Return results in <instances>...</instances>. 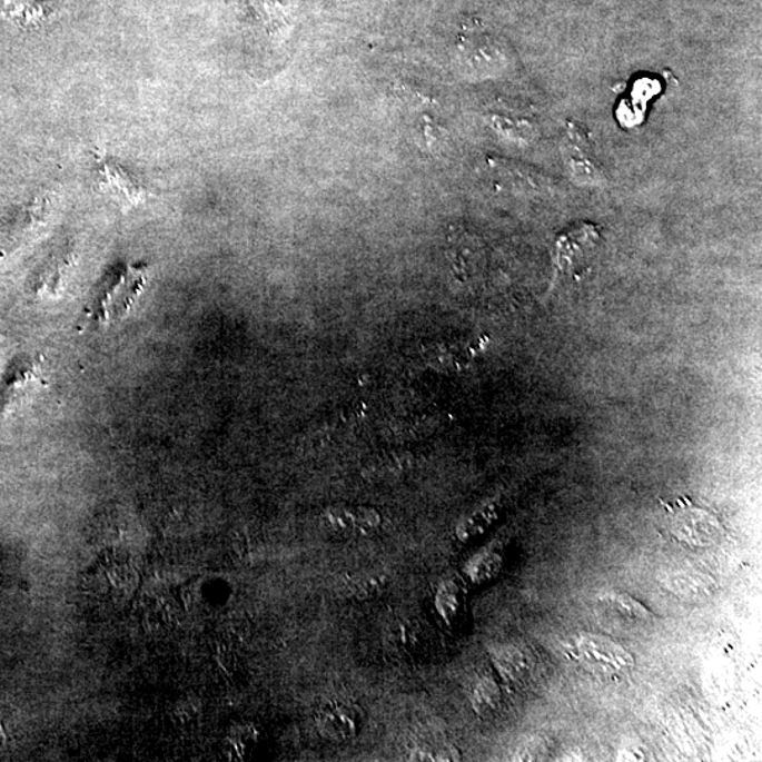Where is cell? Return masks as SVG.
I'll return each instance as SVG.
<instances>
[{
  "instance_id": "cell-1",
  "label": "cell",
  "mask_w": 762,
  "mask_h": 762,
  "mask_svg": "<svg viewBox=\"0 0 762 762\" xmlns=\"http://www.w3.org/2000/svg\"><path fill=\"white\" fill-rule=\"evenodd\" d=\"M149 267L125 265L99 284L89 299L86 314L95 327H109L129 314L133 304L144 293Z\"/></svg>"
},
{
  "instance_id": "cell-2",
  "label": "cell",
  "mask_w": 762,
  "mask_h": 762,
  "mask_svg": "<svg viewBox=\"0 0 762 762\" xmlns=\"http://www.w3.org/2000/svg\"><path fill=\"white\" fill-rule=\"evenodd\" d=\"M571 655L588 669L601 674H624L634 669L633 655L616 641L598 635L580 637L571 646Z\"/></svg>"
},
{
  "instance_id": "cell-3",
  "label": "cell",
  "mask_w": 762,
  "mask_h": 762,
  "mask_svg": "<svg viewBox=\"0 0 762 762\" xmlns=\"http://www.w3.org/2000/svg\"><path fill=\"white\" fill-rule=\"evenodd\" d=\"M99 189L123 211L138 208L150 196L149 189L123 167L105 161L98 170Z\"/></svg>"
},
{
  "instance_id": "cell-4",
  "label": "cell",
  "mask_w": 762,
  "mask_h": 762,
  "mask_svg": "<svg viewBox=\"0 0 762 762\" xmlns=\"http://www.w3.org/2000/svg\"><path fill=\"white\" fill-rule=\"evenodd\" d=\"M43 383V367L39 359L28 357L26 360L16 362L9 372L2 390V399H0L3 413L14 412L16 408L22 406L40 390Z\"/></svg>"
},
{
  "instance_id": "cell-5",
  "label": "cell",
  "mask_w": 762,
  "mask_h": 762,
  "mask_svg": "<svg viewBox=\"0 0 762 762\" xmlns=\"http://www.w3.org/2000/svg\"><path fill=\"white\" fill-rule=\"evenodd\" d=\"M319 733L330 741L354 739L360 729V713L350 703L334 702L320 709L317 718Z\"/></svg>"
},
{
  "instance_id": "cell-6",
  "label": "cell",
  "mask_w": 762,
  "mask_h": 762,
  "mask_svg": "<svg viewBox=\"0 0 762 762\" xmlns=\"http://www.w3.org/2000/svg\"><path fill=\"white\" fill-rule=\"evenodd\" d=\"M325 527L338 534L367 535L380 527L382 516L369 507L336 506L324 514Z\"/></svg>"
},
{
  "instance_id": "cell-7",
  "label": "cell",
  "mask_w": 762,
  "mask_h": 762,
  "mask_svg": "<svg viewBox=\"0 0 762 762\" xmlns=\"http://www.w3.org/2000/svg\"><path fill=\"white\" fill-rule=\"evenodd\" d=\"M51 13L50 0H0V19L19 29H39Z\"/></svg>"
},
{
  "instance_id": "cell-8",
  "label": "cell",
  "mask_w": 762,
  "mask_h": 762,
  "mask_svg": "<svg viewBox=\"0 0 762 762\" xmlns=\"http://www.w3.org/2000/svg\"><path fill=\"white\" fill-rule=\"evenodd\" d=\"M596 234L591 232V228H585L577 232V246L575 232L564 236L558 241V251H556V266L564 273L575 271L577 265L585 260L595 247Z\"/></svg>"
},
{
  "instance_id": "cell-9",
  "label": "cell",
  "mask_w": 762,
  "mask_h": 762,
  "mask_svg": "<svg viewBox=\"0 0 762 762\" xmlns=\"http://www.w3.org/2000/svg\"><path fill=\"white\" fill-rule=\"evenodd\" d=\"M665 586H669L670 591L674 592L675 595L701 597L711 593L713 582L706 575L677 572V574L666 577Z\"/></svg>"
},
{
  "instance_id": "cell-10",
  "label": "cell",
  "mask_w": 762,
  "mask_h": 762,
  "mask_svg": "<svg viewBox=\"0 0 762 762\" xmlns=\"http://www.w3.org/2000/svg\"><path fill=\"white\" fill-rule=\"evenodd\" d=\"M571 146L565 149V160L570 166L572 175L581 181H597L602 177L601 168L595 166L586 155V147H581L577 140L572 139Z\"/></svg>"
},
{
  "instance_id": "cell-11",
  "label": "cell",
  "mask_w": 762,
  "mask_h": 762,
  "mask_svg": "<svg viewBox=\"0 0 762 762\" xmlns=\"http://www.w3.org/2000/svg\"><path fill=\"white\" fill-rule=\"evenodd\" d=\"M497 518V507L492 504V506H486L479 509V512L473 513L472 516L459 523L456 528V535L462 543H471V541L481 537L482 534L486 533V530L496 522Z\"/></svg>"
},
{
  "instance_id": "cell-12",
  "label": "cell",
  "mask_w": 762,
  "mask_h": 762,
  "mask_svg": "<svg viewBox=\"0 0 762 762\" xmlns=\"http://www.w3.org/2000/svg\"><path fill=\"white\" fill-rule=\"evenodd\" d=\"M494 664L501 674L509 677V680H518L527 670V661L522 651L514 649V646H503L496 650L493 654Z\"/></svg>"
},
{
  "instance_id": "cell-13",
  "label": "cell",
  "mask_w": 762,
  "mask_h": 762,
  "mask_svg": "<svg viewBox=\"0 0 762 762\" xmlns=\"http://www.w3.org/2000/svg\"><path fill=\"white\" fill-rule=\"evenodd\" d=\"M502 555L496 551L481 552L467 566V574L473 582L483 583L492 580L502 567Z\"/></svg>"
},
{
  "instance_id": "cell-14",
  "label": "cell",
  "mask_w": 762,
  "mask_h": 762,
  "mask_svg": "<svg viewBox=\"0 0 762 762\" xmlns=\"http://www.w3.org/2000/svg\"><path fill=\"white\" fill-rule=\"evenodd\" d=\"M602 602L610 610H613L614 613L623 617L645 620L651 616L650 610L644 604L635 601L632 596L625 595V593H608V595L602 597Z\"/></svg>"
},
{
  "instance_id": "cell-15",
  "label": "cell",
  "mask_w": 762,
  "mask_h": 762,
  "mask_svg": "<svg viewBox=\"0 0 762 762\" xmlns=\"http://www.w3.org/2000/svg\"><path fill=\"white\" fill-rule=\"evenodd\" d=\"M498 701H501V692H498L496 682L491 677H483L476 683L472 693V704L476 712H492L493 709L497 707Z\"/></svg>"
},
{
  "instance_id": "cell-16",
  "label": "cell",
  "mask_w": 762,
  "mask_h": 762,
  "mask_svg": "<svg viewBox=\"0 0 762 762\" xmlns=\"http://www.w3.org/2000/svg\"><path fill=\"white\" fill-rule=\"evenodd\" d=\"M436 608L448 623L457 616L461 608V595L455 583H445L439 588L438 595H436Z\"/></svg>"
}]
</instances>
